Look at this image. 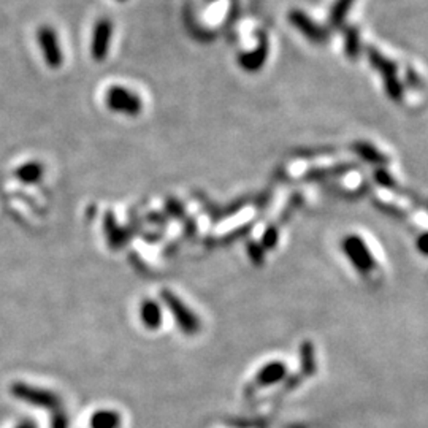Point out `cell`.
<instances>
[{
  "label": "cell",
  "instance_id": "cell-10",
  "mask_svg": "<svg viewBox=\"0 0 428 428\" xmlns=\"http://www.w3.org/2000/svg\"><path fill=\"white\" fill-rule=\"evenodd\" d=\"M42 173H43L42 165L37 162H29L16 170V176L23 183H37L42 178Z\"/></svg>",
  "mask_w": 428,
  "mask_h": 428
},
{
  "label": "cell",
  "instance_id": "cell-5",
  "mask_svg": "<svg viewBox=\"0 0 428 428\" xmlns=\"http://www.w3.org/2000/svg\"><path fill=\"white\" fill-rule=\"evenodd\" d=\"M289 19L293 27H297L306 38H308V40L314 43H322L327 40V32L319 27L316 23H312L303 11L298 10L291 11Z\"/></svg>",
  "mask_w": 428,
  "mask_h": 428
},
{
  "label": "cell",
  "instance_id": "cell-8",
  "mask_svg": "<svg viewBox=\"0 0 428 428\" xmlns=\"http://www.w3.org/2000/svg\"><path fill=\"white\" fill-rule=\"evenodd\" d=\"M140 316H142L145 327H148L151 330L161 327V321H162L161 306H159L156 302H152V300H146V302L142 303Z\"/></svg>",
  "mask_w": 428,
  "mask_h": 428
},
{
  "label": "cell",
  "instance_id": "cell-7",
  "mask_svg": "<svg viewBox=\"0 0 428 428\" xmlns=\"http://www.w3.org/2000/svg\"><path fill=\"white\" fill-rule=\"evenodd\" d=\"M267 54H268V47L267 42H262L257 49L252 51V53L247 54H241L240 56V66L246 70V72H257V68L264 66V62L267 61Z\"/></svg>",
  "mask_w": 428,
  "mask_h": 428
},
{
  "label": "cell",
  "instance_id": "cell-1",
  "mask_svg": "<svg viewBox=\"0 0 428 428\" xmlns=\"http://www.w3.org/2000/svg\"><path fill=\"white\" fill-rule=\"evenodd\" d=\"M105 102L110 110L116 113L127 114V116H137L142 111V100L138 99L137 94L130 92L129 89L113 86L106 91Z\"/></svg>",
  "mask_w": 428,
  "mask_h": 428
},
{
  "label": "cell",
  "instance_id": "cell-3",
  "mask_svg": "<svg viewBox=\"0 0 428 428\" xmlns=\"http://www.w3.org/2000/svg\"><path fill=\"white\" fill-rule=\"evenodd\" d=\"M113 38V23L108 18H102L94 25L92 40H91V54L94 61L102 62L106 59L110 53V44Z\"/></svg>",
  "mask_w": 428,
  "mask_h": 428
},
{
  "label": "cell",
  "instance_id": "cell-13",
  "mask_svg": "<svg viewBox=\"0 0 428 428\" xmlns=\"http://www.w3.org/2000/svg\"><path fill=\"white\" fill-rule=\"evenodd\" d=\"M344 38H346V40H344V43H346V54L350 57V59H355L360 53L359 34H357L355 29H348Z\"/></svg>",
  "mask_w": 428,
  "mask_h": 428
},
{
  "label": "cell",
  "instance_id": "cell-9",
  "mask_svg": "<svg viewBox=\"0 0 428 428\" xmlns=\"http://www.w3.org/2000/svg\"><path fill=\"white\" fill-rule=\"evenodd\" d=\"M368 56H369V62H372L373 66L386 76L387 82L395 81L393 75H395V72H397V68H395L393 62L386 59V57H382L376 49H368Z\"/></svg>",
  "mask_w": 428,
  "mask_h": 428
},
{
  "label": "cell",
  "instance_id": "cell-14",
  "mask_svg": "<svg viewBox=\"0 0 428 428\" xmlns=\"http://www.w3.org/2000/svg\"><path fill=\"white\" fill-rule=\"evenodd\" d=\"M118 2H126V0H118Z\"/></svg>",
  "mask_w": 428,
  "mask_h": 428
},
{
  "label": "cell",
  "instance_id": "cell-6",
  "mask_svg": "<svg viewBox=\"0 0 428 428\" xmlns=\"http://www.w3.org/2000/svg\"><path fill=\"white\" fill-rule=\"evenodd\" d=\"M13 393L16 397H21L25 401H30L34 405H42V406H53L57 403V400L54 395H51L49 392L44 391H38V389H32L23 384H15L13 386Z\"/></svg>",
  "mask_w": 428,
  "mask_h": 428
},
{
  "label": "cell",
  "instance_id": "cell-12",
  "mask_svg": "<svg viewBox=\"0 0 428 428\" xmlns=\"http://www.w3.org/2000/svg\"><path fill=\"white\" fill-rule=\"evenodd\" d=\"M119 417L111 411H100L92 417V428H116Z\"/></svg>",
  "mask_w": 428,
  "mask_h": 428
},
{
  "label": "cell",
  "instance_id": "cell-4",
  "mask_svg": "<svg viewBox=\"0 0 428 428\" xmlns=\"http://www.w3.org/2000/svg\"><path fill=\"white\" fill-rule=\"evenodd\" d=\"M38 44H40L44 62H47L51 68H57L62 66V49L59 44V38H57L53 27L43 25V27L38 29Z\"/></svg>",
  "mask_w": 428,
  "mask_h": 428
},
{
  "label": "cell",
  "instance_id": "cell-2",
  "mask_svg": "<svg viewBox=\"0 0 428 428\" xmlns=\"http://www.w3.org/2000/svg\"><path fill=\"white\" fill-rule=\"evenodd\" d=\"M162 298H164L165 305L169 306V310L171 311V314L175 316V321L178 325H180V329L183 331H186V334H195V331H199V329H200L199 319H197L192 312H190L188 306L184 305L181 300L175 295V293L164 291Z\"/></svg>",
  "mask_w": 428,
  "mask_h": 428
},
{
  "label": "cell",
  "instance_id": "cell-11",
  "mask_svg": "<svg viewBox=\"0 0 428 428\" xmlns=\"http://www.w3.org/2000/svg\"><path fill=\"white\" fill-rule=\"evenodd\" d=\"M353 2L354 0H336L330 13V23L334 25H341Z\"/></svg>",
  "mask_w": 428,
  "mask_h": 428
}]
</instances>
